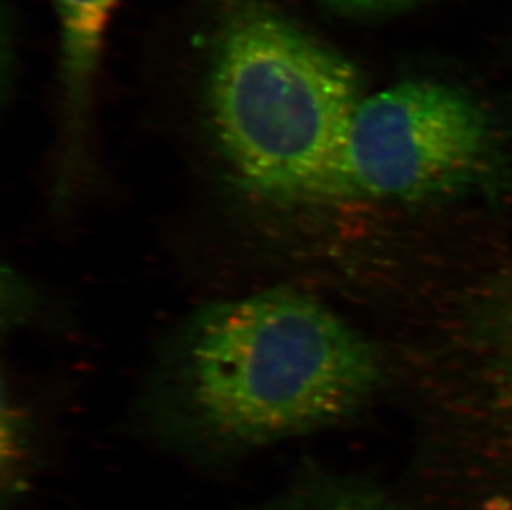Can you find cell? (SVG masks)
I'll return each mask as SVG.
<instances>
[{
  "mask_svg": "<svg viewBox=\"0 0 512 510\" xmlns=\"http://www.w3.org/2000/svg\"><path fill=\"white\" fill-rule=\"evenodd\" d=\"M380 376L372 342L339 313L304 292L264 290L181 323L141 413L176 453L226 462L339 423Z\"/></svg>",
  "mask_w": 512,
  "mask_h": 510,
  "instance_id": "1",
  "label": "cell"
},
{
  "mask_svg": "<svg viewBox=\"0 0 512 510\" xmlns=\"http://www.w3.org/2000/svg\"><path fill=\"white\" fill-rule=\"evenodd\" d=\"M357 68L276 7L239 0L219 22L204 77L214 145L237 181L277 203L353 196L347 148Z\"/></svg>",
  "mask_w": 512,
  "mask_h": 510,
  "instance_id": "2",
  "label": "cell"
},
{
  "mask_svg": "<svg viewBox=\"0 0 512 510\" xmlns=\"http://www.w3.org/2000/svg\"><path fill=\"white\" fill-rule=\"evenodd\" d=\"M498 158L488 113L463 90L408 80L363 98L348 136L353 196L420 201L478 188Z\"/></svg>",
  "mask_w": 512,
  "mask_h": 510,
  "instance_id": "3",
  "label": "cell"
},
{
  "mask_svg": "<svg viewBox=\"0 0 512 510\" xmlns=\"http://www.w3.org/2000/svg\"><path fill=\"white\" fill-rule=\"evenodd\" d=\"M118 0H54L60 27L63 97L62 174L82 164L93 85L102 60L108 24Z\"/></svg>",
  "mask_w": 512,
  "mask_h": 510,
  "instance_id": "4",
  "label": "cell"
},
{
  "mask_svg": "<svg viewBox=\"0 0 512 510\" xmlns=\"http://www.w3.org/2000/svg\"><path fill=\"white\" fill-rule=\"evenodd\" d=\"M459 345L488 400L512 426V270L466 305Z\"/></svg>",
  "mask_w": 512,
  "mask_h": 510,
  "instance_id": "5",
  "label": "cell"
},
{
  "mask_svg": "<svg viewBox=\"0 0 512 510\" xmlns=\"http://www.w3.org/2000/svg\"><path fill=\"white\" fill-rule=\"evenodd\" d=\"M257 510H387L372 494L339 482L300 474L281 494Z\"/></svg>",
  "mask_w": 512,
  "mask_h": 510,
  "instance_id": "6",
  "label": "cell"
},
{
  "mask_svg": "<svg viewBox=\"0 0 512 510\" xmlns=\"http://www.w3.org/2000/svg\"><path fill=\"white\" fill-rule=\"evenodd\" d=\"M324 4L342 14L375 17V15L397 14L411 9L423 0H322Z\"/></svg>",
  "mask_w": 512,
  "mask_h": 510,
  "instance_id": "7",
  "label": "cell"
}]
</instances>
